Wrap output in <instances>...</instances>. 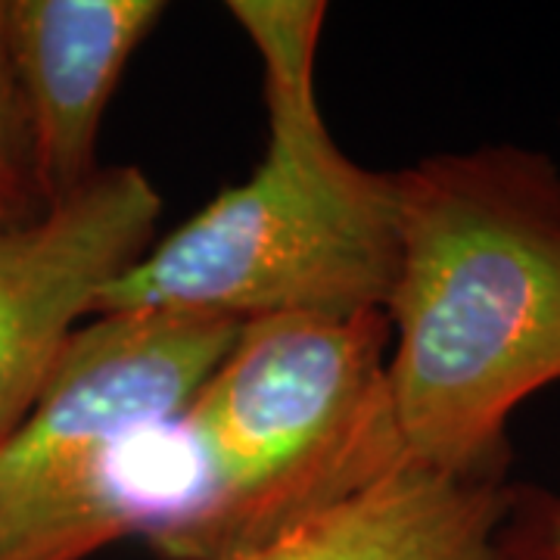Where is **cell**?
<instances>
[{"label": "cell", "instance_id": "6da1fadb", "mask_svg": "<svg viewBox=\"0 0 560 560\" xmlns=\"http://www.w3.org/2000/svg\"><path fill=\"white\" fill-rule=\"evenodd\" d=\"M389 383L408 458L508 480V420L560 381V168L486 143L396 172Z\"/></svg>", "mask_w": 560, "mask_h": 560}, {"label": "cell", "instance_id": "7a4b0ae2", "mask_svg": "<svg viewBox=\"0 0 560 560\" xmlns=\"http://www.w3.org/2000/svg\"><path fill=\"white\" fill-rule=\"evenodd\" d=\"M261 62L268 147L256 172L156 237L97 302L246 324L278 315L386 312L399 278L396 172L349 160L315 94L327 3L231 0Z\"/></svg>", "mask_w": 560, "mask_h": 560}, {"label": "cell", "instance_id": "3957f363", "mask_svg": "<svg viewBox=\"0 0 560 560\" xmlns=\"http://www.w3.org/2000/svg\"><path fill=\"white\" fill-rule=\"evenodd\" d=\"M386 312L241 324L180 427L194 489L150 548L162 560H231L371 489L408 460Z\"/></svg>", "mask_w": 560, "mask_h": 560}, {"label": "cell", "instance_id": "277c9868", "mask_svg": "<svg viewBox=\"0 0 560 560\" xmlns=\"http://www.w3.org/2000/svg\"><path fill=\"white\" fill-rule=\"evenodd\" d=\"M237 334V320L165 308L79 327L0 442V560H84L178 521L190 492L180 411Z\"/></svg>", "mask_w": 560, "mask_h": 560}, {"label": "cell", "instance_id": "5b68a950", "mask_svg": "<svg viewBox=\"0 0 560 560\" xmlns=\"http://www.w3.org/2000/svg\"><path fill=\"white\" fill-rule=\"evenodd\" d=\"M162 197L109 165L32 221L0 228V442L35 405L84 315L156 243Z\"/></svg>", "mask_w": 560, "mask_h": 560}, {"label": "cell", "instance_id": "8992f818", "mask_svg": "<svg viewBox=\"0 0 560 560\" xmlns=\"http://www.w3.org/2000/svg\"><path fill=\"white\" fill-rule=\"evenodd\" d=\"M162 16L160 0H0L44 206L66 200L101 172L106 106Z\"/></svg>", "mask_w": 560, "mask_h": 560}, {"label": "cell", "instance_id": "52a82bcc", "mask_svg": "<svg viewBox=\"0 0 560 560\" xmlns=\"http://www.w3.org/2000/svg\"><path fill=\"white\" fill-rule=\"evenodd\" d=\"M508 486L408 458L371 489L231 560H492Z\"/></svg>", "mask_w": 560, "mask_h": 560}, {"label": "cell", "instance_id": "ba28073f", "mask_svg": "<svg viewBox=\"0 0 560 560\" xmlns=\"http://www.w3.org/2000/svg\"><path fill=\"white\" fill-rule=\"evenodd\" d=\"M47 206L38 190L32 135L25 121L20 84L10 66L0 22V228L32 221Z\"/></svg>", "mask_w": 560, "mask_h": 560}, {"label": "cell", "instance_id": "9c48e42d", "mask_svg": "<svg viewBox=\"0 0 560 560\" xmlns=\"http://www.w3.org/2000/svg\"><path fill=\"white\" fill-rule=\"evenodd\" d=\"M492 560H560V495L536 482H511Z\"/></svg>", "mask_w": 560, "mask_h": 560}]
</instances>
